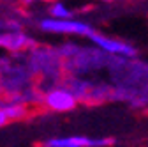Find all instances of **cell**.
I'll return each mask as SVG.
<instances>
[{"label":"cell","mask_w":148,"mask_h":147,"mask_svg":"<svg viewBox=\"0 0 148 147\" xmlns=\"http://www.w3.org/2000/svg\"><path fill=\"white\" fill-rule=\"evenodd\" d=\"M113 138H92L85 135H69V137H51L44 142V147H109L113 145Z\"/></svg>","instance_id":"obj_9"},{"label":"cell","mask_w":148,"mask_h":147,"mask_svg":"<svg viewBox=\"0 0 148 147\" xmlns=\"http://www.w3.org/2000/svg\"><path fill=\"white\" fill-rule=\"evenodd\" d=\"M25 55H27L28 67H30V71L34 73V76L37 80V85L42 90L51 87V85L62 83V80L65 78L64 60L60 57L57 46L35 44Z\"/></svg>","instance_id":"obj_3"},{"label":"cell","mask_w":148,"mask_h":147,"mask_svg":"<svg viewBox=\"0 0 148 147\" xmlns=\"http://www.w3.org/2000/svg\"><path fill=\"white\" fill-rule=\"evenodd\" d=\"M51 0H21V6L30 9V7H39V6H44V4H49Z\"/></svg>","instance_id":"obj_12"},{"label":"cell","mask_w":148,"mask_h":147,"mask_svg":"<svg viewBox=\"0 0 148 147\" xmlns=\"http://www.w3.org/2000/svg\"><path fill=\"white\" fill-rule=\"evenodd\" d=\"M101 2H115V0H101Z\"/></svg>","instance_id":"obj_14"},{"label":"cell","mask_w":148,"mask_h":147,"mask_svg":"<svg viewBox=\"0 0 148 147\" xmlns=\"http://www.w3.org/2000/svg\"><path fill=\"white\" fill-rule=\"evenodd\" d=\"M11 121H9V117L5 115V112H4V108L0 106V128H4L5 124H9Z\"/></svg>","instance_id":"obj_13"},{"label":"cell","mask_w":148,"mask_h":147,"mask_svg":"<svg viewBox=\"0 0 148 147\" xmlns=\"http://www.w3.org/2000/svg\"><path fill=\"white\" fill-rule=\"evenodd\" d=\"M78 105L79 103H78L76 96H74L64 83L51 85V87L42 90V106L48 110V112L65 114V112L74 110Z\"/></svg>","instance_id":"obj_6"},{"label":"cell","mask_w":148,"mask_h":147,"mask_svg":"<svg viewBox=\"0 0 148 147\" xmlns=\"http://www.w3.org/2000/svg\"><path fill=\"white\" fill-rule=\"evenodd\" d=\"M35 39L23 28V27H18L12 30H5V32H0V48L5 50L9 55H21L30 51L35 46Z\"/></svg>","instance_id":"obj_8"},{"label":"cell","mask_w":148,"mask_h":147,"mask_svg":"<svg viewBox=\"0 0 148 147\" xmlns=\"http://www.w3.org/2000/svg\"><path fill=\"white\" fill-rule=\"evenodd\" d=\"M92 44L97 46L102 53H106L108 57H115V59H134L138 50L127 41L116 39V37H109L101 32H94L88 37Z\"/></svg>","instance_id":"obj_7"},{"label":"cell","mask_w":148,"mask_h":147,"mask_svg":"<svg viewBox=\"0 0 148 147\" xmlns=\"http://www.w3.org/2000/svg\"><path fill=\"white\" fill-rule=\"evenodd\" d=\"M64 60L65 76H85L97 73L109 66L111 57L102 53L97 46H83L74 41H65L57 46Z\"/></svg>","instance_id":"obj_1"},{"label":"cell","mask_w":148,"mask_h":147,"mask_svg":"<svg viewBox=\"0 0 148 147\" xmlns=\"http://www.w3.org/2000/svg\"><path fill=\"white\" fill-rule=\"evenodd\" d=\"M62 83L76 96L78 103L85 105H101L106 101H113L115 87L102 80L85 78V76H65Z\"/></svg>","instance_id":"obj_4"},{"label":"cell","mask_w":148,"mask_h":147,"mask_svg":"<svg viewBox=\"0 0 148 147\" xmlns=\"http://www.w3.org/2000/svg\"><path fill=\"white\" fill-rule=\"evenodd\" d=\"M41 32L44 34H53V35H78V37H90L95 30L88 23L81 20H55V18H41L37 21Z\"/></svg>","instance_id":"obj_5"},{"label":"cell","mask_w":148,"mask_h":147,"mask_svg":"<svg viewBox=\"0 0 148 147\" xmlns=\"http://www.w3.org/2000/svg\"><path fill=\"white\" fill-rule=\"evenodd\" d=\"M0 106L4 108L5 115L9 117L11 122H16V121H23L30 115L32 108L28 105H25L21 99L18 98H7V99H0Z\"/></svg>","instance_id":"obj_10"},{"label":"cell","mask_w":148,"mask_h":147,"mask_svg":"<svg viewBox=\"0 0 148 147\" xmlns=\"http://www.w3.org/2000/svg\"><path fill=\"white\" fill-rule=\"evenodd\" d=\"M48 16L55 20H74L72 9L62 0H51L48 4Z\"/></svg>","instance_id":"obj_11"},{"label":"cell","mask_w":148,"mask_h":147,"mask_svg":"<svg viewBox=\"0 0 148 147\" xmlns=\"http://www.w3.org/2000/svg\"><path fill=\"white\" fill-rule=\"evenodd\" d=\"M37 85L28 67L27 55H5L0 59V99L21 98Z\"/></svg>","instance_id":"obj_2"}]
</instances>
